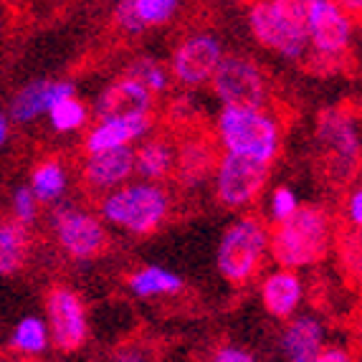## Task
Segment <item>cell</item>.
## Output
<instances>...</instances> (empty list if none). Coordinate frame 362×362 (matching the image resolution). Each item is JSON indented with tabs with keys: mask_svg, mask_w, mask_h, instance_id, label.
<instances>
[{
	"mask_svg": "<svg viewBox=\"0 0 362 362\" xmlns=\"http://www.w3.org/2000/svg\"><path fill=\"white\" fill-rule=\"evenodd\" d=\"M269 251L281 269L317 264L329 251V218L320 208H296L269 235Z\"/></svg>",
	"mask_w": 362,
	"mask_h": 362,
	"instance_id": "6da1fadb",
	"label": "cell"
},
{
	"mask_svg": "<svg viewBox=\"0 0 362 362\" xmlns=\"http://www.w3.org/2000/svg\"><path fill=\"white\" fill-rule=\"evenodd\" d=\"M218 137L230 155L272 165L279 155V124L261 107H226L218 117Z\"/></svg>",
	"mask_w": 362,
	"mask_h": 362,
	"instance_id": "7a4b0ae2",
	"label": "cell"
},
{
	"mask_svg": "<svg viewBox=\"0 0 362 362\" xmlns=\"http://www.w3.org/2000/svg\"><path fill=\"white\" fill-rule=\"evenodd\" d=\"M102 218L107 223L127 228L129 233L147 235L163 226L170 211V198L163 187L152 182H137V185L115 187L102 200Z\"/></svg>",
	"mask_w": 362,
	"mask_h": 362,
	"instance_id": "3957f363",
	"label": "cell"
},
{
	"mask_svg": "<svg viewBox=\"0 0 362 362\" xmlns=\"http://www.w3.org/2000/svg\"><path fill=\"white\" fill-rule=\"evenodd\" d=\"M269 251V233L259 218H238L218 246V269L230 284H243L259 272Z\"/></svg>",
	"mask_w": 362,
	"mask_h": 362,
	"instance_id": "277c9868",
	"label": "cell"
},
{
	"mask_svg": "<svg viewBox=\"0 0 362 362\" xmlns=\"http://www.w3.org/2000/svg\"><path fill=\"white\" fill-rule=\"evenodd\" d=\"M213 89L226 107H264L266 76L256 61L248 56L230 54L218 61L213 71Z\"/></svg>",
	"mask_w": 362,
	"mask_h": 362,
	"instance_id": "5b68a950",
	"label": "cell"
},
{
	"mask_svg": "<svg viewBox=\"0 0 362 362\" xmlns=\"http://www.w3.org/2000/svg\"><path fill=\"white\" fill-rule=\"evenodd\" d=\"M269 180V165L238 155H223L216 165V193L226 208L254 203Z\"/></svg>",
	"mask_w": 362,
	"mask_h": 362,
	"instance_id": "8992f818",
	"label": "cell"
},
{
	"mask_svg": "<svg viewBox=\"0 0 362 362\" xmlns=\"http://www.w3.org/2000/svg\"><path fill=\"white\" fill-rule=\"evenodd\" d=\"M317 134L329 152V173L339 180H347L360 163V132L355 117L342 109H327L317 122Z\"/></svg>",
	"mask_w": 362,
	"mask_h": 362,
	"instance_id": "52a82bcc",
	"label": "cell"
},
{
	"mask_svg": "<svg viewBox=\"0 0 362 362\" xmlns=\"http://www.w3.org/2000/svg\"><path fill=\"white\" fill-rule=\"evenodd\" d=\"M307 36L320 61H339L352 41V21L334 0H314Z\"/></svg>",
	"mask_w": 362,
	"mask_h": 362,
	"instance_id": "ba28073f",
	"label": "cell"
},
{
	"mask_svg": "<svg viewBox=\"0 0 362 362\" xmlns=\"http://www.w3.org/2000/svg\"><path fill=\"white\" fill-rule=\"evenodd\" d=\"M248 25L254 38L266 46V49L276 51L286 59H302L309 49L307 30L296 28L289 21H284L272 6V0H261L248 13Z\"/></svg>",
	"mask_w": 362,
	"mask_h": 362,
	"instance_id": "9c48e42d",
	"label": "cell"
},
{
	"mask_svg": "<svg viewBox=\"0 0 362 362\" xmlns=\"http://www.w3.org/2000/svg\"><path fill=\"white\" fill-rule=\"evenodd\" d=\"M54 230L61 248L71 259L89 261L107 248V233L97 216L74 208H61L54 216Z\"/></svg>",
	"mask_w": 362,
	"mask_h": 362,
	"instance_id": "30bf717a",
	"label": "cell"
},
{
	"mask_svg": "<svg viewBox=\"0 0 362 362\" xmlns=\"http://www.w3.org/2000/svg\"><path fill=\"white\" fill-rule=\"evenodd\" d=\"M86 312L84 304L71 289H51L49 294V334L61 352L78 350L86 339Z\"/></svg>",
	"mask_w": 362,
	"mask_h": 362,
	"instance_id": "8fae6325",
	"label": "cell"
},
{
	"mask_svg": "<svg viewBox=\"0 0 362 362\" xmlns=\"http://www.w3.org/2000/svg\"><path fill=\"white\" fill-rule=\"evenodd\" d=\"M221 59H223L221 41L211 33H195L177 46L173 56V74L180 84L200 86L213 76Z\"/></svg>",
	"mask_w": 362,
	"mask_h": 362,
	"instance_id": "7c38bea8",
	"label": "cell"
},
{
	"mask_svg": "<svg viewBox=\"0 0 362 362\" xmlns=\"http://www.w3.org/2000/svg\"><path fill=\"white\" fill-rule=\"evenodd\" d=\"M134 173V152L129 145L89 152L84 163V180L97 190H115Z\"/></svg>",
	"mask_w": 362,
	"mask_h": 362,
	"instance_id": "4fadbf2b",
	"label": "cell"
},
{
	"mask_svg": "<svg viewBox=\"0 0 362 362\" xmlns=\"http://www.w3.org/2000/svg\"><path fill=\"white\" fill-rule=\"evenodd\" d=\"M150 109H152V91L129 76L107 86L97 102L99 119H107V117L150 115Z\"/></svg>",
	"mask_w": 362,
	"mask_h": 362,
	"instance_id": "5bb4252c",
	"label": "cell"
},
{
	"mask_svg": "<svg viewBox=\"0 0 362 362\" xmlns=\"http://www.w3.org/2000/svg\"><path fill=\"white\" fill-rule=\"evenodd\" d=\"M177 0H119L115 8V21L127 33H142L175 18Z\"/></svg>",
	"mask_w": 362,
	"mask_h": 362,
	"instance_id": "9a60e30c",
	"label": "cell"
},
{
	"mask_svg": "<svg viewBox=\"0 0 362 362\" xmlns=\"http://www.w3.org/2000/svg\"><path fill=\"white\" fill-rule=\"evenodd\" d=\"M74 86L69 81H46L38 78L33 84L23 86L16 94V99L11 102V117L16 122H33L36 117H41L43 112H49V107L56 99L71 97Z\"/></svg>",
	"mask_w": 362,
	"mask_h": 362,
	"instance_id": "2e32d148",
	"label": "cell"
},
{
	"mask_svg": "<svg viewBox=\"0 0 362 362\" xmlns=\"http://www.w3.org/2000/svg\"><path fill=\"white\" fill-rule=\"evenodd\" d=\"M216 163L218 157L211 137L198 134V137H187L180 145V150L175 152V168L173 170L177 173V180L182 185H198L211 175Z\"/></svg>",
	"mask_w": 362,
	"mask_h": 362,
	"instance_id": "e0dca14e",
	"label": "cell"
},
{
	"mask_svg": "<svg viewBox=\"0 0 362 362\" xmlns=\"http://www.w3.org/2000/svg\"><path fill=\"white\" fill-rule=\"evenodd\" d=\"M152 119L150 115L137 117H107L99 119V124L86 137V152L109 150V147H124L132 139L142 137L150 129Z\"/></svg>",
	"mask_w": 362,
	"mask_h": 362,
	"instance_id": "ac0fdd59",
	"label": "cell"
},
{
	"mask_svg": "<svg viewBox=\"0 0 362 362\" xmlns=\"http://www.w3.org/2000/svg\"><path fill=\"white\" fill-rule=\"evenodd\" d=\"M261 299H264L266 312L279 317V320H286L302 302V281L291 269H279L264 279Z\"/></svg>",
	"mask_w": 362,
	"mask_h": 362,
	"instance_id": "d6986e66",
	"label": "cell"
},
{
	"mask_svg": "<svg viewBox=\"0 0 362 362\" xmlns=\"http://www.w3.org/2000/svg\"><path fill=\"white\" fill-rule=\"evenodd\" d=\"M281 350L289 362H312L325 350V329L314 317H299L286 327Z\"/></svg>",
	"mask_w": 362,
	"mask_h": 362,
	"instance_id": "ffe728a7",
	"label": "cell"
},
{
	"mask_svg": "<svg viewBox=\"0 0 362 362\" xmlns=\"http://www.w3.org/2000/svg\"><path fill=\"white\" fill-rule=\"evenodd\" d=\"M175 168V150L168 139H152L134 155V170L147 180H163Z\"/></svg>",
	"mask_w": 362,
	"mask_h": 362,
	"instance_id": "44dd1931",
	"label": "cell"
},
{
	"mask_svg": "<svg viewBox=\"0 0 362 362\" xmlns=\"http://www.w3.org/2000/svg\"><path fill=\"white\" fill-rule=\"evenodd\" d=\"M129 289L137 296L147 299V296H163V294H175V291L182 289V279L177 274L168 272L163 266H145L134 272L132 276L127 279Z\"/></svg>",
	"mask_w": 362,
	"mask_h": 362,
	"instance_id": "7402d4cb",
	"label": "cell"
},
{
	"mask_svg": "<svg viewBox=\"0 0 362 362\" xmlns=\"http://www.w3.org/2000/svg\"><path fill=\"white\" fill-rule=\"evenodd\" d=\"M28 254V233L25 226L0 223V276H11L25 264Z\"/></svg>",
	"mask_w": 362,
	"mask_h": 362,
	"instance_id": "603a6c76",
	"label": "cell"
},
{
	"mask_svg": "<svg viewBox=\"0 0 362 362\" xmlns=\"http://www.w3.org/2000/svg\"><path fill=\"white\" fill-rule=\"evenodd\" d=\"M66 190V173L59 163L49 160V163H41L33 170V177H30V193L36 195V200L41 203H51V200H59Z\"/></svg>",
	"mask_w": 362,
	"mask_h": 362,
	"instance_id": "cb8c5ba5",
	"label": "cell"
},
{
	"mask_svg": "<svg viewBox=\"0 0 362 362\" xmlns=\"http://www.w3.org/2000/svg\"><path fill=\"white\" fill-rule=\"evenodd\" d=\"M11 344L13 350L23 352V355H38L49 347V327L38 317H23L13 329Z\"/></svg>",
	"mask_w": 362,
	"mask_h": 362,
	"instance_id": "d4e9b609",
	"label": "cell"
},
{
	"mask_svg": "<svg viewBox=\"0 0 362 362\" xmlns=\"http://www.w3.org/2000/svg\"><path fill=\"white\" fill-rule=\"evenodd\" d=\"M49 117H51V127L54 129H59V132H71V129H78L86 122V107L71 94V97L56 99L49 107Z\"/></svg>",
	"mask_w": 362,
	"mask_h": 362,
	"instance_id": "484cf974",
	"label": "cell"
},
{
	"mask_svg": "<svg viewBox=\"0 0 362 362\" xmlns=\"http://www.w3.org/2000/svg\"><path fill=\"white\" fill-rule=\"evenodd\" d=\"M127 76L139 81L142 86H147L152 94L165 91V86H168V74H165V69L152 59H137L132 66H129Z\"/></svg>",
	"mask_w": 362,
	"mask_h": 362,
	"instance_id": "4316f807",
	"label": "cell"
},
{
	"mask_svg": "<svg viewBox=\"0 0 362 362\" xmlns=\"http://www.w3.org/2000/svg\"><path fill=\"white\" fill-rule=\"evenodd\" d=\"M272 6L276 8V13L284 21H289L296 28L307 30L309 13H312L314 0H272Z\"/></svg>",
	"mask_w": 362,
	"mask_h": 362,
	"instance_id": "83f0119b",
	"label": "cell"
},
{
	"mask_svg": "<svg viewBox=\"0 0 362 362\" xmlns=\"http://www.w3.org/2000/svg\"><path fill=\"white\" fill-rule=\"evenodd\" d=\"M269 208H272L274 221L281 223V221H286L299 208V200H296V193L291 187H276L272 193V200H269Z\"/></svg>",
	"mask_w": 362,
	"mask_h": 362,
	"instance_id": "f1b7e54d",
	"label": "cell"
},
{
	"mask_svg": "<svg viewBox=\"0 0 362 362\" xmlns=\"http://www.w3.org/2000/svg\"><path fill=\"white\" fill-rule=\"evenodd\" d=\"M36 195L30 193V187H18L16 195H13V213L18 218L21 226H28L33 223V218H36Z\"/></svg>",
	"mask_w": 362,
	"mask_h": 362,
	"instance_id": "f546056e",
	"label": "cell"
},
{
	"mask_svg": "<svg viewBox=\"0 0 362 362\" xmlns=\"http://www.w3.org/2000/svg\"><path fill=\"white\" fill-rule=\"evenodd\" d=\"M193 115H195V104L193 99H177V102H173V107H170V119L175 122V124H190L193 122Z\"/></svg>",
	"mask_w": 362,
	"mask_h": 362,
	"instance_id": "4dcf8cb0",
	"label": "cell"
},
{
	"mask_svg": "<svg viewBox=\"0 0 362 362\" xmlns=\"http://www.w3.org/2000/svg\"><path fill=\"white\" fill-rule=\"evenodd\" d=\"M344 213H347V221L352 223V228H360V221H362V190L360 187H355V190L347 195Z\"/></svg>",
	"mask_w": 362,
	"mask_h": 362,
	"instance_id": "1f68e13d",
	"label": "cell"
},
{
	"mask_svg": "<svg viewBox=\"0 0 362 362\" xmlns=\"http://www.w3.org/2000/svg\"><path fill=\"white\" fill-rule=\"evenodd\" d=\"M211 362H254V357L246 350H238V347H221Z\"/></svg>",
	"mask_w": 362,
	"mask_h": 362,
	"instance_id": "d6a6232c",
	"label": "cell"
},
{
	"mask_svg": "<svg viewBox=\"0 0 362 362\" xmlns=\"http://www.w3.org/2000/svg\"><path fill=\"white\" fill-rule=\"evenodd\" d=\"M115 362H147V350L139 344H124L115 355Z\"/></svg>",
	"mask_w": 362,
	"mask_h": 362,
	"instance_id": "836d02e7",
	"label": "cell"
},
{
	"mask_svg": "<svg viewBox=\"0 0 362 362\" xmlns=\"http://www.w3.org/2000/svg\"><path fill=\"white\" fill-rule=\"evenodd\" d=\"M312 362H352V360H350V355H347L344 350H339V347H332V350H322Z\"/></svg>",
	"mask_w": 362,
	"mask_h": 362,
	"instance_id": "e575fe53",
	"label": "cell"
},
{
	"mask_svg": "<svg viewBox=\"0 0 362 362\" xmlns=\"http://www.w3.org/2000/svg\"><path fill=\"white\" fill-rule=\"evenodd\" d=\"M339 8H342L347 16H355V18H360V11H362V0H334Z\"/></svg>",
	"mask_w": 362,
	"mask_h": 362,
	"instance_id": "d590c367",
	"label": "cell"
},
{
	"mask_svg": "<svg viewBox=\"0 0 362 362\" xmlns=\"http://www.w3.org/2000/svg\"><path fill=\"white\" fill-rule=\"evenodd\" d=\"M8 134H11V124H8V117L0 112V147L6 145Z\"/></svg>",
	"mask_w": 362,
	"mask_h": 362,
	"instance_id": "8d00e7d4",
	"label": "cell"
},
{
	"mask_svg": "<svg viewBox=\"0 0 362 362\" xmlns=\"http://www.w3.org/2000/svg\"><path fill=\"white\" fill-rule=\"evenodd\" d=\"M0 362H11V360H3V357H0Z\"/></svg>",
	"mask_w": 362,
	"mask_h": 362,
	"instance_id": "74e56055",
	"label": "cell"
}]
</instances>
